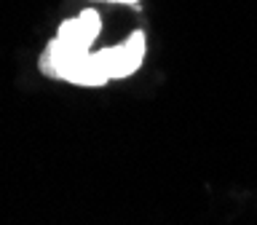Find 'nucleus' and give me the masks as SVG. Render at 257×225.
Instances as JSON below:
<instances>
[{"label":"nucleus","mask_w":257,"mask_h":225,"mask_svg":"<svg viewBox=\"0 0 257 225\" xmlns=\"http://www.w3.org/2000/svg\"><path fill=\"white\" fill-rule=\"evenodd\" d=\"M96 3H115V6H137L140 0H96Z\"/></svg>","instance_id":"nucleus-3"},{"label":"nucleus","mask_w":257,"mask_h":225,"mask_svg":"<svg viewBox=\"0 0 257 225\" xmlns=\"http://www.w3.org/2000/svg\"><path fill=\"white\" fill-rule=\"evenodd\" d=\"M99 30H102V16L96 14L94 8H86V11H80L78 16L62 22L59 30H56V38L64 40V43L72 46V48L88 51V48L94 46L96 35H99Z\"/></svg>","instance_id":"nucleus-2"},{"label":"nucleus","mask_w":257,"mask_h":225,"mask_svg":"<svg viewBox=\"0 0 257 225\" xmlns=\"http://www.w3.org/2000/svg\"><path fill=\"white\" fill-rule=\"evenodd\" d=\"M104 64H107V75L110 80L115 78H128L142 67L145 54H148V38L142 30H134L126 40H120L118 46L102 48Z\"/></svg>","instance_id":"nucleus-1"}]
</instances>
